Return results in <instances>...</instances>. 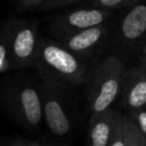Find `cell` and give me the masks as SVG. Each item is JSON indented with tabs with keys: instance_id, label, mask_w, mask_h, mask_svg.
<instances>
[{
	"instance_id": "15",
	"label": "cell",
	"mask_w": 146,
	"mask_h": 146,
	"mask_svg": "<svg viewBox=\"0 0 146 146\" xmlns=\"http://www.w3.org/2000/svg\"><path fill=\"white\" fill-rule=\"evenodd\" d=\"M128 115L131 117V120L137 125V128L141 131V133L146 137V107L133 111Z\"/></svg>"
},
{
	"instance_id": "9",
	"label": "cell",
	"mask_w": 146,
	"mask_h": 146,
	"mask_svg": "<svg viewBox=\"0 0 146 146\" xmlns=\"http://www.w3.org/2000/svg\"><path fill=\"white\" fill-rule=\"evenodd\" d=\"M107 34L108 29L105 24H102L71 34L62 39L60 44L79 57L90 56L102 47Z\"/></svg>"
},
{
	"instance_id": "1",
	"label": "cell",
	"mask_w": 146,
	"mask_h": 146,
	"mask_svg": "<svg viewBox=\"0 0 146 146\" xmlns=\"http://www.w3.org/2000/svg\"><path fill=\"white\" fill-rule=\"evenodd\" d=\"M34 64L47 75L58 82L82 84L87 81L89 71L81 59L64 46L51 40H39Z\"/></svg>"
},
{
	"instance_id": "20",
	"label": "cell",
	"mask_w": 146,
	"mask_h": 146,
	"mask_svg": "<svg viewBox=\"0 0 146 146\" xmlns=\"http://www.w3.org/2000/svg\"><path fill=\"white\" fill-rule=\"evenodd\" d=\"M24 146H41V145L32 140H24Z\"/></svg>"
},
{
	"instance_id": "11",
	"label": "cell",
	"mask_w": 146,
	"mask_h": 146,
	"mask_svg": "<svg viewBox=\"0 0 146 146\" xmlns=\"http://www.w3.org/2000/svg\"><path fill=\"white\" fill-rule=\"evenodd\" d=\"M124 146H146V137L133 123L128 114L122 115Z\"/></svg>"
},
{
	"instance_id": "16",
	"label": "cell",
	"mask_w": 146,
	"mask_h": 146,
	"mask_svg": "<svg viewBox=\"0 0 146 146\" xmlns=\"http://www.w3.org/2000/svg\"><path fill=\"white\" fill-rule=\"evenodd\" d=\"M78 1L80 0H46L39 7L42 10H48V9H55V8H60V7H65L68 5H73Z\"/></svg>"
},
{
	"instance_id": "4",
	"label": "cell",
	"mask_w": 146,
	"mask_h": 146,
	"mask_svg": "<svg viewBox=\"0 0 146 146\" xmlns=\"http://www.w3.org/2000/svg\"><path fill=\"white\" fill-rule=\"evenodd\" d=\"M39 89L42 99L43 121L48 129L59 137L68 135L72 130V121L65 108V100L59 88V82L46 79Z\"/></svg>"
},
{
	"instance_id": "19",
	"label": "cell",
	"mask_w": 146,
	"mask_h": 146,
	"mask_svg": "<svg viewBox=\"0 0 146 146\" xmlns=\"http://www.w3.org/2000/svg\"><path fill=\"white\" fill-rule=\"evenodd\" d=\"M8 146H24V140L23 139H14L13 141H10V144Z\"/></svg>"
},
{
	"instance_id": "10",
	"label": "cell",
	"mask_w": 146,
	"mask_h": 146,
	"mask_svg": "<svg viewBox=\"0 0 146 146\" xmlns=\"http://www.w3.org/2000/svg\"><path fill=\"white\" fill-rule=\"evenodd\" d=\"M116 113L112 108H108L103 113L91 115L89 123V146L110 145Z\"/></svg>"
},
{
	"instance_id": "18",
	"label": "cell",
	"mask_w": 146,
	"mask_h": 146,
	"mask_svg": "<svg viewBox=\"0 0 146 146\" xmlns=\"http://www.w3.org/2000/svg\"><path fill=\"white\" fill-rule=\"evenodd\" d=\"M139 64H140V67L146 71V55L141 54V56H139Z\"/></svg>"
},
{
	"instance_id": "8",
	"label": "cell",
	"mask_w": 146,
	"mask_h": 146,
	"mask_svg": "<svg viewBox=\"0 0 146 146\" xmlns=\"http://www.w3.org/2000/svg\"><path fill=\"white\" fill-rule=\"evenodd\" d=\"M146 35V2L130 6L117 27V40L122 46L131 47Z\"/></svg>"
},
{
	"instance_id": "12",
	"label": "cell",
	"mask_w": 146,
	"mask_h": 146,
	"mask_svg": "<svg viewBox=\"0 0 146 146\" xmlns=\"http://www.w3.org/2000/svg\"><path fill=\"white\" fill-rule=\"evenodd\" d=\"M13 68L9 57V49L7 43V36L5 31L0 32V74L8 72Z\"/></svg>"
},
{
	"instance_id": "7",
	"label": "cell",
	"mask_w": 146,
	"mask_h": 146,
	"mask_svg": "<svg viewBox=\"0 0 146 146\" xmlns=\"http://www.w3.org/2000/svg\"><path fill=\"white\" fill-rule=\"evenodd\" d=\"M120 94L129 113L146 107V71L140 66L125 68Z\"/></svg>"
},
{
	"instance_id": "14",
	"label": "cell",
	"mask_w": 146,
	"mask_h": 146,
	"mask_svg": "<svg viewBox=\"0 0 146 146\" xmlns=\"http://www.w3.org/2000/svg\"><path fill=\"white\" fill-rule=\"evenodd\" d=\"M122 115L121 113H116L115 123L113 133L110 140L108 146H124V138H123V124H122Z\"/></svg>"
},
{
	"instance_id": "5",
	"label": "cell",
	"mask_w": 146,
	"mask_h": 146,
	"mask_svg": "<svg viewBox=\"0 0 146 146\" xmlns=\"http://www.w3.org/2000/svg\"><path fill=\"white\" fill-rule=\"evenodd\" d=\"M8 104L15 117L29 130H36L43 121L40 89L33 86H19L10 90Z\"/></svg>"
},
{
	"instance_id": "17",
	"label": "cell",
	"mask_w": 146,
	"mask_h": 146,
	"mask_svg": "<svg viewBox=\"0 0 146 146\" xmlns=\"http://www.w3.org/2000/svg\"><path fill=\"white\" fill-rule=\"evenodd\" d=\"M46 0H16L17 7L22 10H27V9H33L42 5Z\"/></svg>"
},
{
	"instance_id": "21",
	"label": "cell",
	"mask_w": 146,
	"mask_h": 146,
	"mask_svg": "<svg viewBox=\"0 0 146 146\" xmlns=\"http://www.w3.org/2000/svg\"><path fill=\"white\" fill-rule=\"evenodd\" d=\"M140 51H141V54L146 55V43H145V44H144V46L141 47V50H140Z\"/></svg>"
},
{
	"instance_id": "3",
	"label": "cell",
	"mask_w": 146,
	"mask_h": 146,
	"mask_svg": "<svg viewBox=\"0 0 146 146\" xmlns=\"http://www.w3.org/2000/svg\"><path fill=\"white\" fill-rule=\"evenodd\" d=\"M11 66L15 68L34 64L38 51V30L33 22L14 18L5 27Z\"/></svg>"
},
{
	"instance_id": "6",
	"label": "cell",
	"mask_w": 146,
	"mask_h": 146,
	"mask_svg": "<svg viewBox=\"0 0 146 146\" xmlns=\"http://www.w3.org/2000/svg\"><path fill=\"white\" fill-rule=\"evenodd\" d=\"M111 15V9L97 7L74 9L55 17L51 22V32L56 36L65 39L79 31L105 24Z\"/></svg>"
},
{
	"instance_id": "2",
	"label": "cell",
	"mask_w": 146,
	"mask_h": 146,
	"mask_svg": "<svg viewBox=\"0 0 146 146\" xmlns=\"http://www.w3.org/2000/svg\"><path fill=\"white\" fill-rule=\"evenodd\" d=\"M125 67L114 56L106 57L88 74V103L92 114H99L115 102L121 91Z\"/></svg>"
},
{
	"instance_id": "13",
	"label": "cell",
	"mask_w": 146,
	"mask_h": 146,
	"mask_svg": "<svg viewBox=\"0 0 146 146\" xmlns=\"http://www.w3.org/2000/svg\"><path fill=\"white\" fill-rule=\"evenodd\" d=\"M141 0H89L91 7L104 8V9H116L121 7H130Z\"/></svg>"
}]
</instances>
